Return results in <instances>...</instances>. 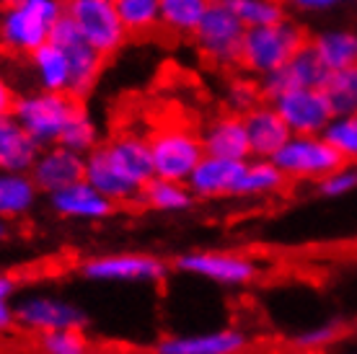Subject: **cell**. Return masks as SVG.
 <instances>
[{"mask_svg":"<svg viewBox=\"0 0 357 354\" xmlns=\"http://www.w3.org/2000/svg\"><path fill=\"white\" fill-rule=\"evenodd\" d=\"M16 323L26 331L47 334V331H63V328H83L86 316L68 300L36 295L16 305Z\"/></svg>","mask_w":357,"mask_h":354,"instance_id":"cell-13","label":"cell"},{"mask_svg":"<svg viewBox=\"0 0 357 354\" xmlns=\"http://www.w3.org/2000/svg\"><path fill=\"white\" fill-rule=\"evenodd\" d=\"M357 189V169L347 166V163H342L340 169H334L331 174L319 181V192L324 197H329V199H340V197H347L349 192H355Z\"/></svg>","mask_w":357,"mask_h":354,"instance_id":"cell-35","label":"cell"},{"mask_svg":"<svg viewBox=\"0 0 357 354\" xmlns=\"http://www.w3.org/2000/svg\"><path fill=\"white\" fill-rule=\"evenodd\" d=\"M50 199H52L54 213L70 217V220H104L114 210V202L101 194L86 178L50 194Z\"/></svg>","mask_w":357,"mask_h":354,"instance_id":"cell-18","label":"cell"},{"mask_svg":"<svg viewBox=\"0 0 357 354\" xmlns=\"http://www.w3.org/2000/svg\"><path fill=\"white\" fill-rule=\"evenodd\" d=\"M83 277L93 282H158L166 277V266L148 254H112L86 261Z\"/></svg>","mask_w":357,"mask_h":354,"instance_id":"cell-11","label":"cell"},{"mask_svg":"<svg viewBox=\"0 0 357 354\" xmlns=\"http://www.w3.org/2000/svg\"><path fill=\"white\" fill-rule=\"evenodd\" d=\"M225 6L241 18L246 29L249 26H267L285 18V8L280 0H223Z\"/></svg>","mask_w":357,"mask_h":354,"instance_id":"cell-31","label":"cell"},{"mask_svg":"<svg viewBox=\"0 0 357 354\" xmlns=\"http://www.w3.org/2000/svg\"><path fill=\"white\" fill-rule=\"evenodd\" d=\"M104 148H107L109 158L114 160L116 166L125 171L127 176L132 178L140 189L155 176L151 140L143 137V134L122 132V134H116V137H112L109 142H104Z\"/></svg>","mask_w":357,"mask_h":354,"instance_id":"cell-21","label":"cell"},{"mask_svg":"<svg viewBox=\"0 0 357 354\" xmlns=\"http://www.w3.org/2000/svg\"><path fill=\"white\" fill-rule=\"evenodd\" d=\"M81 109L78 98L70 93H57V91H34L24 93L13 101V111L18 122L24 124L31 137L42 148L57 145L63 137V130L73 119V114Z\"/></svg>","mask_w":357,"mask_h":354,"instance_id":"cell-3","label":"cell"},{"mask_svg":"<svg viewBox=\"0 0 357 354\" xmlns=\"http://www.w3.org/2000/svg\"><path fill=\"white\" fill-rule=\"evenodd\" d=\"M290 3L305 10H324V8H334L340 3H352V0H290Z\"/></svg>","mask_w":357,"mask_h":354,"instance_id":"cell-39","label":"cell"},{"mask_svg":"<svg viewBox=\"0 0 357 354\" xmlns=\"http://www.w3.org/2000/svg\"><path fill=\"white\" fill-rule=\"evenodd\" d=\"M39 186L34 184L31 174L0 171V217L13 220L26 215L36 202Z\"/></svg>","mask_w":357,"mask_h":354,"instance_id":"cell-25","label":"cell"},{"mask_svg":"<svg viewBox=\"0 0 357 354\" xmlns=\"http://www.w3.org/2000/svg\"><path fill=\"white\" fill-rule=\"evenodd\" d=\"M269 104H275V109L285 119L287 130L293 134H324V130L334 119V111H331L321 88L287 91Z\"/></svg>","mask_w":357,"mask_h":354,"instance_id":"cell-9","label":"cell"},{"mask_svg":"<svg viewBox=\"0 0 357 354\" xmlns=\"http://www.w3.org/2000/svg\"><path fill=\"white\" fill-rule=\"evenodd\" d=\"M213 0H161V26L174 34H195Z\"/></svg>","mask_w":357,"mask_h":354,"instance_id":"cell-29","label":"cell"},{"mask_svg":"<svg viewBox=\"0 0 357 354\" xmlns=\"http://www.w3.org/2000/svg\"><path fill=\"white\" fill-rule=\"evenodd\" d=\"M261 101V91H259V83H254V80H236L231 88H228V104H231L236 111H241L246 114L251 107H257Z\"/></svg>","mask_w":357,"mask_h":354,"instance_id":"cell-36","label":"cell"},{"mask_svg":"<svg viewBox=\"0 0 357 354\" xmlns=\"http://www.w3.org/2000/svg\"><path fill=\"white\" fill-rule=\"evenodd\" d=\"M13 101H16V96H13L10 86L0 78V114H10L13 111Z\"/></svg>","mask_w":357,"mask_h":354,"instance_id":"cell-40","label":"cell"},{"mask_svg":"<svg viewBox=\"0 0 357 354\" xmlns=\"http://www.w3.org/2000/svg\"><path fill=\"white\" fill-rule=\"evenodd\" d=\"M127 34H148L161 26V0H116Z\"/></svg>","mask_w":357,"mask_h":354,"instance_id":"cell-30","label":"cell"},{"mask_svg":"<svg viewBox=\"0 0 357 354\" xmlns=\"http://www.w3.org/2000/svg\"><path fill=\"white\" fill-rule=\"evenodd\" d=\"M29 174L34 178V184L39 186V192L54 194V192H60V189L86 176V155L65 148L60 142L47 145V148H42Z\"/></svg>","mask_w":357,"mask_h":354,"instance_id":"cell-14","label":"cell"},{"mask_svg":"<svg viewBox=\"0 0 357 354\" xmlns=\"http://www.w3.org/2000/svg\"><path fill=\"white\" fill-rule=\"evenodd\" d=\"M31 57V70L42 91H57V93H68L70 91V62L65 52L57 45L47 42Z\"/></svg>","mask_w":357,"mask_h":354,"instance_id":"cell-24","label":"cell"},{"mask_svg":"<svg viewBox=\"0 0 357 354\" xmlns=\"http://www.w3.org/2000/svg\"><path fill=\"white\" fill-rule=\"evenodd\" d=\"M13 3H21V0H3V6H13Z\"/></svg>","mask_w":357,"mask_h":354,"instance_id":"cell-42","label":"cell"},{"mask_svg":"<svg viewBox=\"0 0 357 354\" xmlns=\"http://www.w3.org/2000/svg\"><path fill=\"white\" fill-rule=\"evenodd\" d=\"M285 174L272 158H249L243 163L236 197H269L285 186Z\"/></svg>","mask_w":357,"mask_h":354,"instance_id":"cell-26","label":"cell"},{"mask_svg":"<svg viewBox=\"0 0 357 354\" xmlns=\"http://www.w3.org/2000/svg\"><path fill=\"white\" fill-rule=\"evenodd\" d=\"M308 45L329 72L357 65V34L349 29H326Z\"/></svg>","mask_w":357,"mask_h":354,"instance_id":"cell-23","label":"cell"},{"mask_svg":"<svg viewBox=\"0 0 357 354\" xmlns=\"http://www.w3.org/2000/svg\"><path fill=\"white\" fill-rule=\"evenodd\" d=\"M145 207H151L155 213H181L192 207L195 194L184 181H171V178L153 176L140 192V199Z\"/></svg>","mask_w":357,"mask_h":354,"instance_id":"cell-27","label":"cell"},{"mask_svg":"<svg viewBox=\"0 0 357 354\" xmlns=\"http://www.w3.org/2000/svg\"><path fill=\"white\" fill-rule=\"evenodd\" d=\"M243 116L246 124V134H249V148L251 158H275V153L282 148L290 137L285 119L280 116V111L275 109V104H257L251 107Z\"/></svg>","mask_w":357,"mask_h":354,"instance_id":"cell-17","label":"cell"},{"mask_svg":"<svg viewBox=\"0 0 357 354\" xmlns=\"http://www.w3.org/2000/svg\"><path fill=\"white\" fill-rule=\"evenodd\" d=\"M6 236H8V222L0 217V240H6Z\"/></svg>","mask_w":357,"mask_h":354,"instance_id":"cell-41","label":"cell"},{"mask_svg":"<svg viewBox=\"0 0 357 354\" xmlns=\"http://www.w3.org/2000/svg\"><path fill=\"white\" fill-rule=\"evenodd\" d=\"M65 16L104 57L119 52L130 36L119 18L116 0H65Z\"/></svg>","mask_w":357,"mask_h":354,"instance_id":"cell-6","label":"cell"},{"mask_svg":"<svg viewBox=\"0 0 357 354\" xmlns=\"http://www.w3.org/2000/svg\"><path fill=\"white\" fill-rule=\"evenodd\" d=\"M39 346L45 354H89V341L81 334V328L39 334Z\"/></svg>","mask_w":357,"mask_h":354,"instance_id":"cell-34","label":"cell"},{"mask_svg":"<svg viewBox=\"0 0 357 354\" xmlns=\"http://www.w3.org/2000/svg\"><path fill=\"white\" fill-rule=\"evenodd\" d=\"M86 181L93 184L104 197H109L114 204H127L140 199V186L127 176L125 171L109 158L104 145H96L93 151L86 155Z\"/></svg>","mask_w":357,"mask_h":354,"instance_id":"cell-16","label":"cell"},{"mask_svg":"<svg viewBox=\"0 0 357 354\" xmlns=\"http://www.w3.org/2000/svg\"><path fill=\"white\" fill-rule=\"evenodd\" d=\"M308 42H305L303 29L287 18L267 24V26H249L243 34L238 65L246 72L261 78V75L277 70L280 65H285Z\"/></svg>","mask_w":357,"mask_h":354,"instance_id":"cell-2","label":"cell"},{"mask_svg":"<svg viewBox=\"0 0 357 354\" xmlns=\"http://www.w3.org/2000/svg\"><path fill=\"white\" fill-rule=\"evenodd\" d=\"M321 91H324V96H326V101H329L334 116L355 114L357 111V65L326 72V80H324Z\"/></svg>","mask_w":357,"mask_h":354,"instance_id":"cell-28","label":"cell"},{"mask_svg":"<svg viewBox=\"0 0 357 354\" xmlns=\"http://www.w3.org/2000/svg\"><path fill=\"white\" fill-rule=\"evenodd\" d=\"M326 68L321 65V60L316 57V52L311 49V45H305L303 49L280 65L277 70L267 72L259 78V91L264 101H275L287 91L295 88H321L326 80Z\"/></svg>","mask_w":357,"mask_h":354,"instance_id":"cell-10","label":"cell"},{"mask_svg":"<svg viewBox=\"0 0 357 354\" xmlns=\"http://www.w3.org/2000/svg\"><path fill=\"white\" fill-rule=\"evenodd\" d=\"M65 16V0H21L0 13V47L10 54H31L50 42Z\"/></svg>","mask_w":357,"mask_h":354,"instance_id":"cell-1","label":"cell"},{"mask_svg":"<svg viewBox=\"0 0 357 354\" xmlns=\"http://www.w3.org/2000/svg\"><path fill=\"white\" fill-rule=\"evenodd\" d=\"M153 153V169L155 176L171 178V181H184L192 176V171L199 160L205 158L202 137L189 130L184 124H169L161 127L148 137Z\"/></svg>","mask_w":357,"mask_h":354,"instance_id":"cell-5","label":"cell"},{"mask_svg":"<svg viewBox=\"0 0 357 354\" xmlns=\"http://www.w3.org/2000/svg\"><path fill=\"white\" fill-rule=\"evenodd\" d=\"M246 24L236 16L223 0H213L205 18L195 29V42L199 52L215 65H238Z\"/></svg>","mask_w":357,"mask_h":354,"instance_id":"cell-7","label":"cell"},{"mask_svg":"<svg viewBox=\"0 0 357 354\" xmlns=\"http://www.w3.org/2000/svg\"><path fill=\"white\" fill-rule=\"evenodd\" d=\"M202 148L205 155L215 158H231V160H249V134H246V124L241 114H223L213 119L202 130Z\"/></svg>","mask_w":357,"mask_h":354,"instance_id":"cell-19","label":"cell"},{"mask_svg":"<svg viewBox=\"0 0 357 354\" xmlns=\"http://www.w3.org/2000/svg\"><path fill=\"white\" fill-rule=\"evenodd\" d=\"M246 160L215 158L205 155L187 178V186L192 189L195 199H220V197H236V186L241 178Z\"/></svg>","mask_w":357,"mask_h":354,"instance_id":"cell-15","label":"cell"},{"mask_svg":"<svg viewBox=\"0 0 357 354\" xmlns=\"http://www.w3.org/2000/svg\"><path fill=\"white\" fill-rule=\"evenodd\" d=\"M50 42L60 47L65 57H68V62H70V91L68 93L75 98L89 96L93 86L98 83V75L104 70L107 57L98 52L91 42H86V36L75 29V24L68 16H63L54 24Z\"/></svg>","mask_w":357,"mask_h":354,"instance_id":"cell-8","label":"cell"},{"mask_svg":"<svg viewBox=\"0 0 357 354\" xmlns=\"http://www.w3.org/2000/svg\"><path fill=\"white\" fill-rule=\"evenodd\" d=\"M272 160L285 178L295 181H321L326 174L347 163L324 134H290Z\"/></svg>","mask_w":357,"mask_h":354,"instance_id":"cell-4","label":"cell"},{"mask_svg":"<svg viewBox=\"0 0 357 354\" xmlns=\"http://www.w3.org/2000/svg\"><path fill=\"white\" fill-rule=\"evenodd\" d=\"M176 266L181 272L189 275L205 277L218 284H228V287H238V284H249L257 279V264L246 256L238 254H228V251H195V254H184L178 256Z\"/></svg>","mask_w":357,"mask_h":354,"instance_id":"cell-12","label":"cell"},{"mask_svg":"<svg viewBox=\"0 0 357 354\" xmlns=\"http://www.w3.org/2000/svg\"><path fill=\"white\" fill-rule=\"evenodd\" d=\"M243 349L246 337L236 328L192 337H169L158 344V354H238Z\"/></svg>","mask_w":357,"mask_h":354,"instance_id":"cell-22","label":"cell"},{"mask_svg":"<svg viewBox=\"0 0 357 354\" xmlns=\"http://www.w3.org/2000/svg\"><path fill=\"white\" fill-rule=\"evenodd\" d=\"M337 339H340V326L337 323H324V326H313L311 331L301 334L298 344L305 346V349H321V346H329Z\"/></svg>","mask_w":357,"mask_h":354,"instance_id":"cell-38","label":"cell"},{"mask_svg":"<svg viewBox=\"0 0 357 354\" xmlns=\"http://www.w3.org/2000/svg\"><path fill=\"white\" fill-rule=\"evenodd\" d=\"M42 145L24 130L13 114H0V171L29 174Z\"/></svg>","mask_w":357,"mask_h":354,"instance_id":"cell-20","label":"cell"},{"mask_svg":"<svg viewBox=\"0 0 357 354\" xmlns=\"http://www.w3.org/2000/svg\"><path fill=\"white\" fill-rule=\"evenodd\" d=\"M60 145H65V148H70V151H75V153H81V155H89V153L98 145L96 122L91 119L89 111H86L83 107L73 114V119L63 130Z\"/></svg>","mask_w":357,"mask_h":354,"instance_id":"cell-32","label":"cell"},{"mask_svg":"<svg viewBox=\"0 0 357 354\" xmlns=\"http://www.w3.org/2000/svg\"><path fill=\"white\" fill-rule=\"evenodd\" d=\"M13 293H16V284L13 279L6 275H0V337L8 334L13 323H16V308H13Z\"/></svg>","mask_w":357,"mask_h":354,"instance_id":"cell-37","label":"cell"},{"mask_svg":"<svg viewBox=\"0 0 357 354\" xmlns=\"http://www.w3.org/2000/svg\"><path fill=\"white\" fill-rule=\"evenodd\" d=\"M324 137L342 153L347 163H357V111L355 114L334 116L329 127L324 130Z\"/></svg>","mask_w":357,"mask_h":354,"instance_id":"cell-33","label":"cell"}]
</instances>
